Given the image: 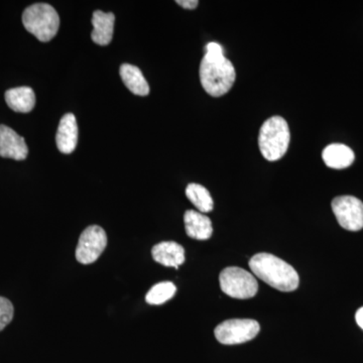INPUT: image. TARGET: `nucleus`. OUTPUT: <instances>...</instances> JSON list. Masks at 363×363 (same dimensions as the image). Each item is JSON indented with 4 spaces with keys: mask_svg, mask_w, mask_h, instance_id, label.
<instances>
[{
    "mask_svg": "<svg viewBox=\"0 0 363 363\" xmlns=\"http://www.w3.org/2000/svg\"><path fill=\"white\" fill-rule=\"evenodd\" d=\"M28 155L25 138L9 126L0 125V157L23 161Z\"/></svg>",
    "mask_w": 363,
    "mask_h": 363,
    "instance_id": "1a4fd4ad",
    "label": "nucleus"
},
{
    "mask_svg": "<svg viewBox=\"0 0 363 363\" xmlns=\"http://www.w3.org/2000/svg\"><path fill=\"white\" fill-rule=\"evenodd\" d=\"M322 157L328 168L335 169L348 168L355 160L353 150L342 143H332L325 147Z\"/></svg>",
    "mask_w": 363,
    "mask_h": 363,
    "instance_id": "4468645a",
    "label": "nucleus"
},
{
    "mask_svg": "<svg viewBox=\"0 0 363 363\" xmlns=\"http://www.w3.org/2000/svg\"><path fill=\"white\" fill-rule=\"evenodd\" d=\"M124 85L138 96H147L150 93V86L145 80L143 72L138 67L130 64H123L119 70Z\"/></svg>",
    "mask_w": 363,
    "mask_h": 363,
    "instance_id": "dca6fc26",
    "label": "nucleus"
},
{
    "mask_svg": "<svg viewBox=\"0 0 363 363\" xmlns=\"http://www.w3.org/2000/svg\"><path fill=\"white\" fill-rule=\"evenodd\" d=\"M23 23L26 30L40 42H50L58 33L59 14L50 4H33L23 11Z\"/></svg>",
    "mask_w": 363,
    "mask_h": 363,
    "instance_id": "20e7f679",
    "label": "nucleus"
},
{
    "mask_svg": "<svg viewBox=\"0 0 363 363\" xmlns=\"http://www.w3.org/2000/svg\"><path fill=\"white\" fill-rule=\"evenodd\" d=\"M6 101L13 111L28 113L35 107V92L30 87L13 88L6 91Z\"/></svg>",
    "mask_w": 363,
    "mask_h": 363,
    "instance_id": "2eb2a0df",
    "label": "nucleus"
},
{
    "mask_svg": "<svg viewBox=\"0 0 363 363\" xmlns=\"http://www.w3.org/2000/svg\"><path fill=\"white\" fill-rule=\"evenodd\" d=\"M250 267L257 278L281 292H293L300 284L296 269L271 253L253 255L250 260Z\"/></svg>",
    "mask_w": 363,
    "mask_h": 363,
    "instance_id": "f257e3e1",
    "label": "nucleus"
},
{
    "mask_svg": "<svg viewBox=\"0 0 363 363\" xmlns=\"http://www.w3.org/2000/svg\"><path fill=\"white\" fill-rule=\"evenodd\" d=\"M177 4L186 9H194L199 4V1L197 0H178Z\"/></svg>",
    "mask_w": 363,
    "mask_h": 363,
    "instance_id": "412c9836",
    "label": "nucleus"
},
{
    "mask_svg": "<svg viewBox=\"0 0 363 363\" xmlns=\"http://www.w3.org/2000/svg\"><path fill=\"white\" fill-rule=\"evenodd\" d=\"M107 245L106 233L102 227H87L79 238L76 259L82 264H91L99 259Z\"/></svg>",
    "mask_w": 363,
    "mask_h": 363,
    "instance_id": "0eeeda50",
    "label": "nucleus"
},
{
    "mask_svg": "<svg viewBox=\"0 0 363 363\" xmlns=\"http://www.w3.org/2000/svg\"><path fill=\"white\" fill-rule=\"evenodd\" d=\"M176 286L172 281H162L152 286L145 296V301L150 305H162L168 302L175 296Z\"/></svg>",
    "mask_w": 363,
    "mask_h": 363,
    "instance_id": "a211bd4d",
    "label": "nucleus"
},
{
    "mask_svg": "<svg viewBox=\"0 0 363 363\" xmlns=\"http://www.w3.org/2000/svg\"><path fill=\"white\" fill-rule=\"evenodd\" d=\"M236 73L224 55L205 52L200 65V81L210 96L220 97L233 88Z\"/></svg>",
    "mask_w": 363,
    "mask_h": 363,
    "instance_id": "f03ea898",
    "label": "nucleus"
},
{
    "mask_svg": "<svg viewBox=\"0 0 363 363\" xmlns=\"http://www.w3.org/2000/svg\"><path fill=\"white\" fill-rule=\"evenodd\" d=\"M259 322L252 319H230L215 328L217 341L225 345H234L252 340L259 333Z\"/></svg>",
    "mask_w": 363,
    "mask_h": 363,
    "instance_id": "423d86ee",
    "label": "nucleus"
},
{
    "mask_svg": "<svg viewBox=\"0 0 363 363\" xmlns=\"http://www.w3.org/2000/svg\"><path fill=\"white\" fill-rule=\"evenodd\" d=\"M57 147L60 152L69 155L75 150L78 143V124L74 114L62 117L56 136Z\"/></svg>",
    "mask_w": 363,
    "mask_h": 363,
    "instance_id": "9d476101",
    "label": "nucleus"
},
{
    "mask_svg": "<svg viewBox=\"0 0 363 363\" xmlns=\"http://www.w3.org/2000/svg\"><path fill=\"white\" fill-rule=\"evenodd\" d=\"M219 281L222 292L234 298H250L259 291L255 276L240 267H226L221 272Z\"/></svg>",
    "mask_w": 363,
    "mask_h": 363,
    "instance_id": "39448f33",
    "label": "nucleus"
},
{
    "mask_svg": "<svg viewBox=\"0 0 363 363\" xmlns=\"http://www.w3.org/2000/svg\"><path fill=\"white\" fill-rule=\"evenodd\" d=\"M332 210L339 225L346 230L363 228V203L353 196H340L332 201Z\"/></svg>",
    "mask_w": 363,
    "mask_h": 363,
    "instance_id": "6e6552de",
    "label": "nucleus"
},
{
    "mask_svg": "<svg viewBox=\"0 0 363 363\" xmlns=\"http://www.w3.org/2000/svg\"><path fill=\"white\" fill-rule=\"evenodd\" d=\"M184 222L189 238L197 240H207L213 233V227L209 217L200 212L188 210L184 215Z\"/></svg>",
    "mask_w": 363,
    "mask_h": 363,
    "instance_id": "f8f14e48",
    "label": "nucleus"
},
{
    "mask_svg": "<svg viewBox=\"0 0 363 363\" xmlns=\"http://www.w3.org/2000/svg\"><path fill=\"white\" fill-rule=\"evenodd\" d=\"M205 52L213 55H224V50L221 45L217 43H209L205 48Z\"/></svg>",
    "mask_w": 363,
    "mask_h": 363,
    "instance_id": "aec40b11",
    "label": "nucleus"
},
{
    "mask_svg": "<svg viewBox=\"0 0 363 363\" xmlns=\"http://www.w3.org/2000/svg\"><path fill=\"white\" fill-rule=\"evenodd\" d=\"M114 21L116 16L111 13L101 11H94L92 18L93 30L91 33L93 42L99 45L111 44L113 37Z\"/></svg>",
    "mask_w": 363,
    "mask_h": 363,
    "instance_id": "ddd939ff",
    "label": "nucleus"
},
{
    "mask_svg": "<svg viewBox=\"0 0 363 363\" xmlns=\"http://www.w3.org/2000/svg\"><path fill=\"white\" fill-rule=\"evenodd\" d=\"M152 255L157 264L175 269H179L186 259L184 247L174 241H164L155 245L152 250Z\"/></svg>",
    "mask_w": 363,
    "mask_h": 363,
    "instance_id": "9b49d317",
    "label": "nucleus"
},
{
    "mask_svg": "<svg viewBox=\"0 0 363 363\" xmlns=\"http://www.w3.org/2000/svg\"><path fill=\"white\" fill-rule=\"evenodd\" d=\"M186 196L194 205L200 213H209L213 210L214 203L209 191L199 184H189L186 189Z\"/></svg>",
    "mask_w": 363,
    "mask_h": 363,
    "instance_id": "f3484780",
    "label": "nucleus"
},
{
    "mask_svg": "<svg viewBox=\"0 0 363 363\" xmlns=\"http://www.w3.org/2000/svg\"><path fill=\"white\" fill-rule=\"evenodd\" d=\"M290 140V128L283 117L272 116L260 128L259 150L267 161H279L285 156Z\"/></svg>",
    "mask_w": 363,
    "mask_h": 363,
    "instance_id": "7ed1b4c3",
    "label": "nucleus"
},
{
    "mask_svg": "<svg viewBox=\"0 0 363 363\" xmlns=\"http://www.w3.org/2000/svg\"><path fill=\"white\" fill-rule=\"evenodd\" d=\"M14 315L13 305L6 298L0 297V331L13 321Z\"/></svg>",
    "mask_w": 363,
    "mask_h": 363,
    "instance_id": "6ab92c4d",
    "label": "nucleus"
},
{
    "mask_svg": "<svg viewBox=\"0 0 363 363\" xmlns=\"http://www.w3.org/2000/svg\"><path fill=\"white\" fill-rule=\"evenodd\" d=\"M355 320H357L358 326H359L363 330V307L360 308V309L357 312V314H355Z\"/></svg>",
    "mask_w": 363,
    "mask_h": 363,
    "instance_id": "4be33fe9",
    "label": "nucleus"
}]
</instances>
